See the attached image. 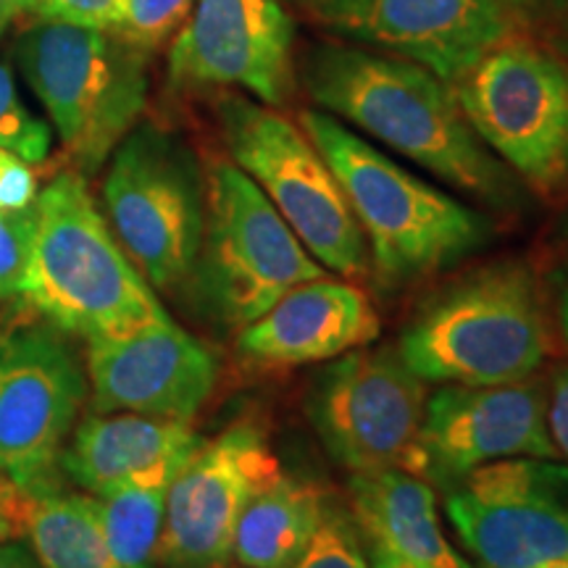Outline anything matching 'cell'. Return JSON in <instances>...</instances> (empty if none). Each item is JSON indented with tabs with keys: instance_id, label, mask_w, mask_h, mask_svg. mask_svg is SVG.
Here are the masks:
<instances>
[{
	"instance_id": "cell-1",
	"label": "cell",
	"mask_w": 568,
	"mask_h": 568,
	"mask_svg": "<svg viewBox=\"0 0 568 568\" xmlns=\"http://www.w3.org/2000/svg\"><path fill=\"white\" fill-rule=\"evenodd\" d=\"M303 77L318 111L497 211L521 205V180L489 153L435 71L393 53L322 45Z\"/></svg>"
},
{
	"instance_id": "cell-2",
	"label": "cell",
	"mask_w": 568,
	"mask_h": 568,
	"mask_svg": "<svg viewBox=\"0 0 568 568\" xmlns=\"http://www.w3.org/2000/svg\"><path fill=\"white\" fill-rule=\"evenodd\" d=\"M301 126L343 184L382 290L450 272L493 243L485 213L422 180L332 113L303 111Z\"/></svg>"
},
{
	"instance_id": "cell-3",
	"label": "cell",
	"mask_w": 568,
	"mask_h": 568,
	"mask_svg": "<svg viewBox=\"0 0 568 568\" xmlns=\"http://www.w3.org/2000/svg\"><path fill=\"white\" fill-rule=\"evenodd\" d=\"M395 347L426 385L489 387L531 379L550 353L545 284L527 261L468 268L418 305Z\"/></svg>"
},
{
	"instance_id": "cell-4",
	"label": "cell",
	"mask_w": 568,
	"mask_h": 568,
	"mask_svg": "<svg viewBox=\"0 0 568 568\" xmlns=\"http://www.w3.org/2000/svg\"><path fill=\"white\" fill-rule=\"evenodd\" d=\"M34 209L38 230L21 295L48 324L95 343L172 318L80 172L55 174L34 197Z\"/></svg>"
},
{
	"instance_id": "cell-5",
	"label": "cell",
	"mask_w": 568,
	"mask_h": 568,
	"mask_svg": "<svg viewBox=\"0 0 568 568\" xmlns=\"http://www.w3.org/2000/svg\"><path fill=\"white\" fill-rule=\"evenodd\" d=\"M151 55L119 30L34 17L17 38V61L59 134L74 172L95 174L142 119Z\"/></svg>"
},
{
	"instance_id": "cell-6",
	"label": "cell",
	"mask_w": 568,
	"mask_h": 568,
	"mask_svg": "<svg viewBox=\"0 0 568 568\" xmlns=\"http://www.w3.org/2000/svg\"><path fill=\"white\" fill-rule=\"evenodd\" d=\"M205 182V232L187 295L213 326L240 332L326 268L243 169L219 161Z\"/></svg>"
},
{
	"instance_id": "cell-7",
	"label": "cell",
	"mask_w": 568,
	"mask_h": 568,
	"mask_svg": "<svg viewBox=\"0 0 568 568\" xmlns=\"http://www.w3.org/2000/svg\"><path fill=\"white\" fill-rule=\"evenodd\" d=\"M103 209L155 293H187L209 209V182L193 148L153 122L134 124L109 159Z\"/></svg>"
},
{
	"instance_id": "cell-8",
	"label": "cell",
	"mask_w": 568,
	"mask_h": 568,
	"mask_svg": "<svg viewBox=\"0 0 568 568\" xmlns=\"http://www.w3.org/2000/svg\"><path fill=\"white\" fill-rule=\"evenodd\" d=\"M216 113L234 166L258 184L318 264L345 280L372 274L366 237L343 184L303 126L247 95H224Z\"/></svg>"
},
{
	"instance_id": "cell-9",
	"label": "cell",
	"mask_w": 568,
	"mask_h": 568,
	"mask_svg": "<svg viewBox=\"0 0 568 568\" xmlns=\"http://www.w3.org/2000/svg\"><path fill=\"white\" fill-rule=\"evenodd\" d=\"M471 130L521 184L568 193V61L550 45L510 34L453 82Z\"/></svg>"
},
{
	"instance_id": "cell-10",
	"label": "cell",
	"mask_w": 568,
	"mask_h": 568,
	"mask_svg": "<svg viewBox=\"0 0 568 568\" xmlns=\"http://www.w3.org/2000/svg\"><path fill=\"white\" fill-rule=\"evenodd\" d=\"M426 382L395 345L355 347L326 361L305 395V414L337 466L351 474L403 468L424 422Z\"/></svg>"
},
{
	"instance_id": "cell-11",
	"label": "cell",
	"mask_w": 568,
	"mask_h": 568,
	"mask_svg": "<svg viewBox=\"0 0 568 568\" xmlns=\"http://www.w3.org/2000/svg\"><path fill=\"white\" fill-rule=\"evenodd\" d=\"M67 332L27 324L0 337V477L48 493L88 400V366Z\"/></svg>"
},
{
	"instance_id": "cell-12",
	"label": "cell",
	"mask_w": 568,
	"mask_h": 568,
	"mask_svg": "<svg viewBox=\"0 0 568 568\" xmlns=\"http://www.w3.org/2000/svg\"><path fill=\"white\" fill-rule=\"evenodd\" d=\"M445 514L474 568L568 558V460L506 458L445 489Z\"/></svg>"
},
{
	"instance_id": "cell-13",
	"label": "cell",
	"mask_w": 568,
	"mask_h": 568,
	"mask_svg": "<svg viewBox=\"0 0 568 568\" xmlns=\"http://www.w3.org/2000/svg\"><path fill=\"white\" fill-rule=\"evenodd\" d=\"M550 387L443 385L426 395L424 422L406 471L450 489L477 468L506 458H560L548 418Z\"/></svg>"
},
{
	"instance_id": "cell-14",
	"label": "cell",
	"mask_w": 568,
	"mask_h": 568,
	"mask_svg": "<svg viewBox=\"0 0 568 568\" xmlns=\"http://www.w3.org/2000/svg\"><path fill=\"white\" fill-rule=\"evenodd\" d=\"M282 477L280 456L261 424L237 422L203 439L169 487L159 566H226L245 506Z\"/></svg>"
},
{
	"instance_id": "cell-15",
	"label": "cell",
	"mask_w": 568,
	"mask_h": 568,
	"mask_svg": "<svg viewBox=\"0 0 568 568\" xmlns=\"http://www.w3.org/2000/svg\"><path fill=\"white\" fill-rule=\"evenodd\" d=\"M293 45L282 0H195L169 51V84L237 88L280 109L295 90Z\"/></svg>"
},
{
	"instance_id": "cell-16",
	"label": "cell",
	"mask_w": 568,
	"mask_h": 568,
	"mask_svg": "<svg viewBox=\"0 0 568 568\" xmlns=\"http://www.w3.org/2000/svg\"><path fill=\"white\" fill-rule=\"evenodd\" d=\"M311 11L339 38L422 63L450 84L521 30L516 0H318Z\"/></svg>"
},
{
	"instance_id": "cell-17",
	"label": "cell",
	"mask_w": 568,
	"mask_h": 568,
	"mask_svg": "<svg viewBox=\"0 0 568 568\" xmlns=\"http://www.w3.org/2000/svg\"><path fill=\"white\" fill-rule=\"evenodd\" d=\"M95 414H138L193 424L219 385V358L172 318L88 343Z\"/></svg>"
},
{
	"instance_id": "cell-18",
	"label": "cell",
	"mask_w": 568,
	"mask_h": 568,
	"mask_svg": "<svg viewBox=\"0 0 568 568\" xmlns=\"http://www.w3.org/2000/svg\"><path fill=\"white\" fill-rule=\"evenodd\" d=\"M382 318L358 284L318 276L290 290L237 332L243 358L264 368L326 364L379 337Z\"/></svg>"
},
{
	"instance_id": "cell-19",
	"label": "cell",
	"mask_w": 568,
	"mask_h": 568,
	"mask_svg": "<svg viewBox=\"0 0 568 568\" xmlns=\"http://www.w3.org/2000/svg\"><path fill=\"white\" fill-rule=\"evenodd\" d=\"M203 437L193 426L138 414H92L77 424L74 437L61 453V468L88 495L161 474H176L197 450Z\"/></svg>"
},
{
	"instance_id": "cell-20",
	"label": "cell",
	"mask_w": 568,
	"mask_h": 568,
	"mask_svg": "<svg viewBox=\"0 0 568 568\" xmlns=\"http://www.w3.org/2000/svg\"><path fill=\"white\" fill-rule=\"evenodd\" d=\"M351 508L368 542L424 568H474L453 548L439 518L437 489L403 468L351 474Z\"/></svg>"
},
{
	"instance_id": "cell-21",
	"label": "cell",
	"mask_w": 568,
	"mask_h": 568,
	"mask_svg": "<svg viewBox=\"0 0 568 568\" xmlns=\"http://www.w3.org/2000/svg\"><path fill=\"white\" fill-rule=\"evenodd\" d=\"M324 489L282 477L247 503L234 529L232 556L245 568H287L322 527Z\"/></svg>"
},
{
	"instance_id": "cell-22",
	"label": "cell",
	"mask_w": 568,
	"mask_h": 568,
	"mask_svg": "<svg viewBox=\"0 0 568 568\" xmlns=\"http://www.w3.org/2000/svg\"><path fill=\"white\" fill-rule=\"evenodd\" d=\"M19 521H24L42 568H119L92 495L21 493Z\"/></svg>"
},
{
	"instance_id": "cell-23",
	"label": "cell",
	"mask_w": 568,
	"mask_h": 568,
	"mask_svg": "<svg viewBox=\"0 0 568 568\" xmlns=\"http://www.w3.org/2000/svg\"><path fill=\"white\" fill-rule=\"evenodd\" d=\"M176 474L132 481L95 497L98 516L119 568H155L166 516V495Z\"/></svg>"
},
{
	"instance_id": "cell-24",
	"label": "cell",
	"mask_w": 568,
	"mask_h": 568,
	"mask_svg": "<svg viewBox=\"0 0 568 568\" xmlns=\"http://www.w3.org/2000/svg\"><path fill=\"white\" fill-rule=\"evenodd\" d=\"M0 148L19 155L30 166L45 161L53 148L51 122H45L21 101L13 71L3 59H0Z\"/></svg>"
},
{
	"instance_id": "cell-25",
	"label": "cell",
	"mask_w": 568,
	"mask_h": 568,
	"mask_svg": "<svg viewBox=\"0 0 568 568\" xmlns=\"http://www.w3.org/2000/svg\"><path fill=\"white\" fill-rule=\"evenodd\" d=\"M287 568H372V560L355 518L329 503L322 527Z\"/></svg>"
},
{
	"instance_id": "cell-26",
	"label": "cell",
	"mask_w": 568,
	"mask_h": 568,
	"mask_svg": "<svg viewBox=\"0 0 568 568\" xmlns=\"http://www.w3.org/2000/svg\"><path fill=\"white\" fill-rule=\"evenodd\" d=\"M34 230H38V209L9 211L0 209V301L24 293L30 274Z\"/></svg>"
},
{
	"instance_id": "cell-27",
	"label": "cell",
	"mask_w": 568,
	"mask_h": 568,
	"mask_svg": "<svg viewBox=\"0 0 568 568\" xmlns=\"http://www.w3.org/2000/svg\"><path fill=\"white\" fill-rule=\"evenodd\" d=\"M193 6L195 0H124L119 32L148 53H155L182 30Z\"/></svg>"
},
{
	"instance_id": "cell-28",
	"label": "cell",
	"mask_w": 568,
	"mask_h": 568,
	"mask_svg": "<svg viewBox=\"0 0 568 568\" xmlns=\"http://www.w3.org/2000/svg\"><path fill=\"white\" fill-rule=\"evenodd\" d=\"M124 0H32L30 13L38 19L69 21V24L119 30Z\"/></svg>"
},
{
	"instance_id": "cell-29",
	"label": "cell",
	"mask_w": 568,
	"mask_h": 568,
	"mask_svg": "<svg viewBox=\"0 0 568 568\" xmlns=\"http://www.w3.org/2000/svg\"><path fill=\"white\" fill-rule=\"evenodd\" d=\"M542 284H545V295H548L550 318H556V329L568 351V216L556 234L550 266Z\"/></svg>"
},
{
	"instance_id": "cell-30",
	"label": "cell",
	"mask_w": 568,
	"mask_h": 568,
	"mask_svg": "<svg viewBox=\"0 0 568 568\" xmlns=\"http://www.w3.org/2000/svg\"><path fill=\"white\" fill-rule=\"evenodd\" d=\"M34 197H38V176L30 163L0 148V209H27Z\"/></svg>"
},
{
	"instance_id": "cell-31",
	"label": "cell",
	"mask_w": 568,
	"mask_h": 568,
	"mask_svg": "<svg viewBox=\"0 0 568 568\" xmlns=\"http://www.w3.org/2000/svg\"><path fill=\"white\" fill-rule=\"evenodd\" d=\"M550 403H548V418L550 432L556 439V447L560 458L568 460V366L558 368L550 379Z\"/></svg>"
},
{
	"instance_id": "cell-32",
	"label": "cell",
	"mask_w": 568,
	"mask_h": 568,
	"mask_svg": "<svg viewBox=\"0 0 568 568\" xmlns=\"http://www.w3.org/2000/svg\"><path fill=\"white\" fill-rule=\"evenodd\" d=\"M521 21H539L550 32L568 34V0H516Z\"/></svg>"
},
{
	"instance_id": "cell-33",
	"label": "cell",
	"mask_w": 568,
	"mask_h": 568,
	"mask_svg": "<svg viewBox=\"0 0 568 568\" xmlns=\"http://www.w3.org/2000/svg\"><path fill=\"white\" fill-rule=\"evenodd\" d=\"M366 550H368V560H372V568H424L418 564H410L406 558H400L393 550L382 548V545L368 542V539H366Z\"/></svg>"
},
{
	"instance_id": "cell-34",
	"label": "cell",
	"mask_w": 568,
	"mask_h": 568,
	"mask_svg": "<svg viewBox=\"0 0 568 568\" xmlns=\"http://www.w3.org/2000/svg\"><path fill=\"white\" fill-rule=\"evenodd\" d=\"M0 568H34V564L21 545L3 542L0 545Z\"/></svg>"
},
{
	"instance_id": "cell-35",
	"label": "cell",
	"mask_w": 568,
	"mask_h": 568,
	"mask_svg": "<svg viewBox=\"0 0 568 568\" xmlns=\"http://www.w3.org/2000/svg\"><path fill=\"white\" fill-rule=\"evenodd\" d=\"M32 0H0V34L17 21L21 13H30Z\"/></svg>"
},
{
	"instance_id": "cell-36",
	"label": "cell",
	"mask_w": 568,
	"mask_h": 568,
	"mask_svg": "<svg viewBox=\"0 0 568 568\" xmlns=\"http://www.w3.org/2000/svg\"><path fill=\"white\" fill-rule=\"evenodd\" d=\"M537 568H568V558L548 560V564H542V566H537Z\"/></svg>"
},
{
	"instance_id": "cell-37",
	"label": "cell",
	"mask_w": 568,
	"mask_h": 568,
	"mask_svg": "<svg viewBox=\"0 0 568 568\" xmlns=\"http://www.w3.org/2000/svg\"><path fill=\"white\" fill-rule=\"evenodd\" d=\"M282 3H295V6H305V9H314L318 0H282Z\"/></svg>"
},
{
	"instance_id": "cell-38",
	"label": "cell",
	"mask_w": 568,
	"mask_h": 568,
	"mask_svg": "<svg viewBox=\"0 0 568 568\" xmlns=\"http://www.w3.org/2000/svg\"><path fill=\"white\" fill-rule=\"evenodd\" d=\"M219 568H226V566H219Z\"/></svg>"
}]
</instances>
